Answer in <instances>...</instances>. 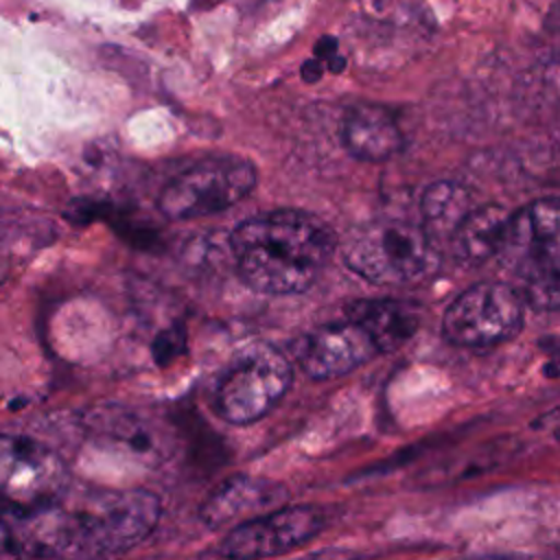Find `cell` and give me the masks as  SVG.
<instances>
[{
	"mask_svg": "<svg viewBox=\"0 0 560 560\" xmlns=\"http://www.w3.org/2000/svg\"><path fill=\"white\" fill-rule=\"evenodd\" d=\"M92 444L140 466H158L171 451L168 433L151 418L127 409H103L90 422Z\"/></svg>",
	"mask_w": 560,
	"mask_h": 560,
	"instance_id": "11",
	"label": "cell"
},
{
	"mask_svg": "<svg viewBox=\"0 0 560 560\" xmlns=\"http://www.w3.org/2000/svg\"><path fill=\"white\" fill-rule=\"evenodd\" d=\"M510 217L512 214L505 208L494 203L472 208V212L451 236L457 260L472 267L486 262L492 256H499Z\"/></svg>",
	"mask_w": 560,
	"mask_h": 560,
	"instance_id": "14",
	"label": "cell"
},
{
	"mask_svg": "<svg viewBox=\"0 0 560 560\" xmlns=\"http://www.w3.org/2000/svg\"><path fill=\"white\" fill-rule=\"evenodd\" d=\"M302 77H304V81H317L322 77V63L317 59L306 61L302 66Z\"/></svg>",
	"mask_w": 560,
	"mask_h": 560,
	"instance_id": "20",
	"label": "cell"
},
{
	"mask_svg": "<svg viewBox=\"0 0 560 560\" xmlns=\"http://www.w3.org/2000/svg\"><path fill=\"white\" fill-rule=\"evenodd\" d=\"M0 560H20V545L2 521H0Z\"/></svg>",
	"mask_w": 560,
	"mask_h": 560,
	"instance_id": "19",
	"label": "cell"
},
{
	"mask_svg": "<svg viewBox=\"0 0 560 560\" xmlns=\"http://www.w3.org/2000/svg\"><path fill=\"white\" fill-rule=\"evenodd\" d=\"M70 470L46 444L0 435V497L22 510L39 512L66 497Z\"/></svg>",
	"mask_w": 560,
	"mask_h": 560,
	"instance_id": "8",
	"label": "cell"
},
{
	"mask_svg": "<svg viewBox=\"0 0 560 560\" xmlns=\"http://www.w3.org/2000/svg\"><path fill=\"white\" fill-rule=\"evenodd\" d=\"M291 365L269 346L245 350L223 374L217 389V409L232 424L260 420L289 389Z\"/></svg>",
	"mask_w": 560,
	"mask_h": 560,
	"instance_id": "7",
	"label": "cell"
},
{
	"mask_svg": "<svg viewBox=\"0 0 560 560\" xmlns=\"http://www.w3.org/2000/svg\"><path fill=\"white\" fill-rule=\"evenodd\" d=\"M346 265L374 284H411L431 276L440 256L422 223L376 219L357 228L343 245Z\"/></svg>",
	"mask_w": 560,
	"mask_h": 560,
	"instance_id": "4",
	"label": "cell"
},
{
	"mask_svg": "<svg viewBox=\"0 0 560 560\" xmlns=\"http://www.w3.org/2000/svg\"><path fill=\"white\" fill-rule=\"evenodd\" d=\"M256 186V166L243 158H210L182 171L158 195L166 219L188 221L208 217L245 199Z\"/></svg>",
	"mask_w": 560,
	"mask_h": 560,
	"instance_id": "5",
	"label": "cell"
},
{
	"mask_svg": "<svg viewBox=\"0 0 560 560\" xmlns=\"http://www.w3.org/2000/svg\"><path fill=\"white\" fill-rule=\"evenodd\" d=\"M348 319L359 324L378 352H389L402 346L418 328L413 308L398 300H361L348 308Z\"/></svg>",
	"mask_w": 560,
	"mask_h": 560,
	"instance_id": "15",
	"label": "cell"
},
{
	"mask_svg": "<svg viewBox=\"0 0 560 560\" xmlns=\"http://www.w3.org/2000/svg\"><path fill=\"white\" fill-rule=\"evenodd\" d=\"M332 52H335V39L326 37L317 44V55H326L328 59H332Z\"/></svg>",
	"mask_w": 560,
	"mask_h": 560,
	"instance_id": "21",
	"label": "cell"
},
{
	"mask_svg": "<svg viewBox=\"0 0 560 560\" xmlns=\"http://www.w3.org/2000/svg\"><path fill=\"white\" fill-rule=\"evenodd\" d=\"M282 499L284 490L273 481L252 475H236L214 488V492L201 503L199 516L208 527H219L247 514L260 516L271 512V508L282 503Z\"/></svg>",
	"mask_w": 560,
	"mask_h": 560,
	"instance_id": "12",
	"label": "cell"
},
{
	"mask_svg": "<svg viewBox=\"0 0 560 560\" xmlns=\"http://www.w3.org/2000/svg\"><path fill=\"white\" fill-rule=\"evenodd\" d=\"M322 527L324 518L315 508H276L232 527L219 553L228 560L273 558L311 540Z\"/></svg>",
	"mask_w": 560,
	"mask_h": 560,
	"instance_id": "9",
	"label": "cell"
},
{
	"mask_svg": "<svg viewBox=\"0 0 560 560\" xmlns=\"http://www.w3.org/2000/svg\"><path fill=\"white\" fill-rule=\"evenodd\" d=\"M501 265L534 308H560V199H538L510 217Z\"/></svg>",
	"mask_w": 560,
	"mask_h": 560,
	"instance_id": "3",
	"label": "cell"
},
{
	"mask_svg": "<svg viewBox=\"0 0 560 560\" xmlns=\"http://www.w3.org/2000/svg\"><path fill=\"white\" fill-rule=\"evenodd\" d=\"M521 293L505 282H479L446 308L444 337L462 348H490L512 339L523 326Z\"/></svg>",
	"mask_w": 560,
	"mask_h": 560,
	"instance_id": "6",
	"label": "cell"
},
{
	"mask_svg": "<svg viewBox=\"0 0 560 560\" xmlns=\"http://www.w3.org/2000/svg\"><path fill=\"white\" fill-rule=\"evenodd\" d=\"M243 282L260 293L306 291L335 254L337 238L319 217L280 208L245 219L230 236Z\"/></svg>",
	"mask_w": 560,
	"mask_h": 560,
	"instance_id": "2",
	"label": "cell"
},
{
	"mask_svg": "<svg viewBox=\"0 0 560 560\" xmlns=\"http://www.w3.org/2000/svg\"><path fill=\"white\" fill-rule=\"evenodd\" d=\"M341 140L348 153L363 162H383L402 149L396 118L378 105L352 107L343 118Z\"/></svg>",
	"mask_w": 560,
	"mask_h": 560,
	"instance_id": "13",
	"label": "cell"
},
{
	"mask_svg": "<svg viewBox=\"0 0 560 560\" xmlns=\"http://www.w3.org/2000/svg\"><path fill=\"white\" fill-rule=\"evenodd\" d=\"M542 50L556 63H560V0H556L542 20Z\"/></svg>",
	"mask_w": 560,
	"mask_h": 560,
	"instance_id": "17",
	"label": "cell"
},
{
	"mask_svg": "<svg viewBox=\"0 0 560 560\" xmlns=\"http://www.w3.org/2000/svg\"><path fill=\"white\" fill-rule=\"evenodd\" d=\"M470 560H505V558H488L486 556V558H470Z\"/></svg>",
	"mask_w": 560,
	"mask_h": 560,
	"instance_id": "22",
	"label": "cell"
},
{
	"mask_svg": "<svg viewBox=\"0 0 560 560\" xmlns=\"http://www.w3.org/2000/svg\"><path fill=\"white\" fill-rule=\"evenodd\" d=\"M556 435H558V440H560V429H558V431H556Z\"/></svg>",
	"mask_w": 560,
	"mask_h": 560,
	"instance_id": "23",
	"label": "cell"
},
{
	"mask_svg": "<svg viewBox=\"0 0 560 560\" xmlns=\"http://www.w3.org/2000/svg\"><path fill=\"white\" fill-rule=\"evenodd\" d=\"M378 348L370 335L354 322L330 324L302 337L295 346V359L313 378H335L370 361Z\"/></svg>",
	"mask_w": 560,
	"mask_h": 560,
	"instance_id": "10",
	"label": "cell"
},
{
	"mask_svg": "<svg viewBox=\"0 0 560 560\" xmlns=\"http://www.w3.org/2000/svg\"><path fill=\"white\" fill-rule=\"evenodd\" d=\"M160 499L149 490H70L55 505L33 512L35 545L66 560L114 556L144 540L160 518Z\"/></svg>",
	"mask_w": 560,
	"mask_h": 560,
	"instance_id": "1",
	"label": "cell"
},
{
	"mask_svg": "<svg viewBox=\"0 0 560 560\" xmlns=\"http://www.w3.org/2000/svg\"><path fill=\"white\" fill-rule=\"evenodd\" d=\"M472 212V197L466 186L457 182H433L420 199L422 228L431 238H451L462 221Z\"/></svg>",
	"mask_w": 560,
	"mask_h": 560,
	"instance_id": "16",
	"label": "cell"
},
{
	"mask_svg": "<svg viewBox=\"0 0 560 560\" xmlns=\"http://www.w3.org/2000/svg\"><path fill=\"white\" fill-rule=\"evenodd\" d=\"M184 348V337L179 330H168L164 332L162 337H158L155 346H153V352H155V359L158 363H168L173 357H177Z\"/></svg>",
	"mask_w": 560,
	"mask_h": 560,
	"instance_id": "18",
	"label": "cell"
}]
</instances>
